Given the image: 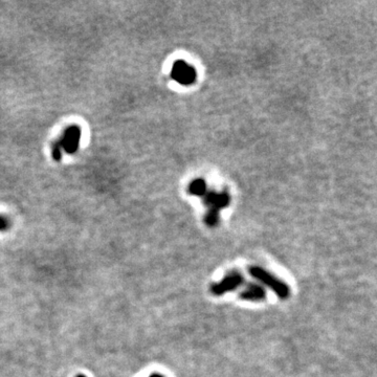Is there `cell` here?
<instances>
[{"label":"cell","mask_w":377,"mask_h":377,"mask_svg":"<svg viewBox=\"0 0 377 377\" xmlns=\"http://www.w3.org/2000/svg\"><path fill=\"white\" fill-rule=\"evenodd\" d=\"M249 273L251 277L258 280L261 284L270 288L280 299H287L289 296L291 291H289L288 285L266 269L257 265H252L249 267Z\"/></svg>","instance_id":"obj_1"},{"label":"cell","mask_w":377,"mask_h":377,"mask_svg":"<svg viewBox=\"0 0 377 377\" xmlns=\"http://www.w3.org/2000/svg\"><path fill=\"white\" fill-rule=\"evenodd\" d=\"M244 282V276L239 270H231L227 273L220 282L214 283L211 287V292L215 295H222L238 288Z\"/></svg>","instance_id":"obj_2"},{"label":"cell","mask_w":377,"mask_h":377,"mask_svg":"<svg viewBox=\"0 0 377 377\" xmlns=\"http://www.w3.org/2000/svg\"><path fill=\"white\" fill-rule=\"evenodd\" d=\"M81 138V128L78 125H71L64 130L62 138L60 139L59 144L61 148L67 154H74L78 151Z\"/></svg>","instance_id":"obj_3"},{"label":"cell","mask_w":377,"mask_h":377,"mask_svg":"<svg viewBox=\"0 0 377 377\" xmlns=\"http://www.w3.org/2000/svg\"><path fill=\"white\" fill-rule=\"evenodd\" d=\"M239 296L244 301L257 302L265 299L266 292L264 287L258 283H248L240 292Z\"/></svg>","instance_id":"obj_4"},{"label":"cell","mask_w":377,"mask_h":377,"mask_svg":"<svg viewBox=\"0 0 377 377\" xmlns=\"http://www.w3.org/2000/svg\"><path fill=\"white\" fill-rule=\"evenodd\" d=\"M173 77L175 79H177L180 82H185L189 81L192 79V72L191 69L183 64L177 63L174 66V71H173Z\"/></svg>","instance_id":"obj_5"},{"label":"cell","mask_w":377,"mask_h":377,"mask_svg":"<svg viewBox=\"0 0 377 377\" xmlns=\"http://www.w3.org/2000/svg\"><path fill=\"white\" fill-rule=\"evenodd\" d=\"M51 155H52V159H54L56 162L61 161V157H62V148H61L58 141L54 144V146H52Z\"/></svg>","instance_id":"obj_6"},{"label":"cell","mask_w":377,"mask_h":377,"mask_svg":"<svg viewBox=\"0 0 377 377\" xmlns=\"http://www.w3.org/2000/svg\"><path fill=\"white\" fill-rule=\"evenodd\" d=\"M10 229V221L4 216H0V232H5Z\"/></svg>","instance_id":"obj_7"},{"label":"cell","mask_w":377,"mask_h":377,"mask_svg":"<svg viewBox=\"0 0 377 377\" xmlns=\"http://www.w3.org/2000/svg\"><path fill=\"white\" fill-rule=\"evenodd\" d=\"M149 377H165V376H164V375H162V374H157V373H154V374L150 375V376H149Z\"/></svg>","instance_id":"obj_8"},{"label":"cell","mask_w":377,"mask_h":377,"mask_svg":"<svg viewBox=\"0 0 377 377\" xmlns=\"http://www.w3.org/2000/svg\"><path fill=\"white\" fill-rule=\"evenodd\" d=\"M78 377H86V376H83V375H80V376H78Z\"/></svg>","instance_id":"obj_9"}]
</instances>
